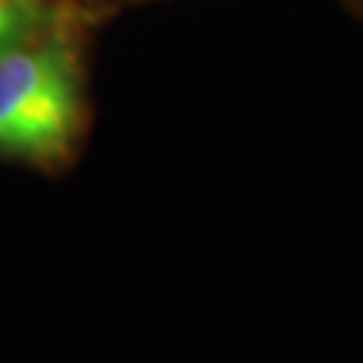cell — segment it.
Here are the masks:
<instances>
[{"mask_svg": "<svg viewBox=\"0 0 363 363\" xmlns=\"http://www.w3.org/2000/svg\"><path fill=\"white\" fill-rule=\"evenodd\" d=\"M85 118L76 52L61 40L0 52V155L52 164L73 149Z\"/></svg>", "mask_w": 363, "mask_h": 363, "instance_id": "cell-1", "label": "cell"}, {"mask_svg": "<svg viewBox=\"0 0 363 363\" xmlns=\"http://www.w3.org/2000/svg\"><path fill=\"white\" fill-rule=\"evenodd\" d=\"M342 4L351 9V13H357V16L363 18V0H342Z\"/></svg>", "mask_w": 363, "mask_h": 363, "instance_id": "cell-3", "label": "cell"}, {"mask_svg": "<svg viewBox=\"0 0 363 363\" xmlns=\"http://www.w3.org/2000/svg\"><path fill=\"white\" fill-rule=\"evenodd\" d=\"M33 9L28 0H0V52L28 40Z\"/></svg>", "mask_w": 363, "mask_h": 363, "instance_id": "cell-2", "label": "cell"}]
</instances>
